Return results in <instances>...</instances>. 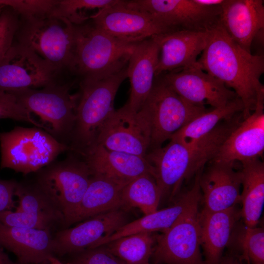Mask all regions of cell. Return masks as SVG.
<instances>
[{
	"instance_id": "1",
	"label": "cell",
	"mask_w": 264,
	"mask_h": 264,
	"mask_svg": "<svg viewBox=\"0 0 264 264\" xmlns=\"http://www.w3.org/2000/svg\"><path fill=\"white\" fill-rule=\"evenodd\" d=\"M197 64L236 93L243 105V119L264 97V86L260 81L264 72V55H254L243 49L220 22L207 31L206 45Z\"/></svg>"
},
{
	"instance_id": "2",
	"label": "cell",
	"mask_w": 264,
	"mask_h": 264,
	"mask_svg": "<svg viewBox=\"0 0 264 264\" xmlns=\"http://www.w3.org/2000/svg\"><path fill=\"white\" fill-rule=\"evenodd\" d=\"M127 66L112 72L82 79L76 109V120L70 141L71 151L82 155L95 144L98 132L115 110L114 101L127 78Z\"/></svg>"
},
{
	"instance_id": "3",
	"label": "cell",
	"mask_w": 264,
	"mask_h": 264,
	"mask_svg": "<svg viewBox=\"0 0 264 264\" xmlns=\"http://www.w3.org/2000/svg\"><path fill=\"white\" fill-rule=\"evenodd\" d=\"M73 26L70 70L85 79L117 71L127 66L136 44L119 41L99 29L91 22Z\"/></svg>"
},
{
	"instance_id": "4",
	"label": "cell",
	"mask_w": 264,
	"mask_h": 264,
	"mask_svg": "<svg viewBox=\"0 0 264 264\" xmlns=\"http://www.w3.org/2000/svg\"><path fill=\"white\" fill-rule=\"evenodd\" d=\"M1 168L27 175L52 163L61 153L70 151L69 145L35 127H16L0 132Z\"/></svg>"
},
{
	"instance_id": "5",
	"label": "cell",
	"mask_w": 264,
	"mask_h": 264,
	"mask_svg": "<svg viewBox=\"0 0 264 264\" xmlns=\"http://www.w3.org/2000/svg\"><path fill=\"white\" fill-rule=\"evenodd\" d=\"M19 18L16 42L32 50L57 72L70 70L73 56V24L51 16Z\"/></svg>"
},
{
	"instance_id": "6",
	"label": "cell",
	"mask_w": 264,
	"mask_h": 264,
	"mask_svg": "<svg viewBox=\"0 0 264 264\" xmlns=\"http://www.w3.org/2000/svg\"><path fill=\"white\" fill-rule=\"evenodd\" d=\"M140 110L150 122V150L161 147L174 133L208 111L205 106L194 105L182 99L160 76L155 77L152 89Z\"/></svg>"
},
{
	"instance_id": "7",
	"label": "cell",
	"mask_w": 264,
	"mask_h": 264,
	"mask_svg": "<svg viewBox=\"0 0 264 264\" xmlns=\"http://www.w3.org/2000/svg\"><path fill=\"white\" fill-rule=\"evenodd\" d=\"M9 92L29 112L40 117L48 133L67 144L75 125L78 98V94H70L68 85L55 83L41 89L26 88Z\"/></svg>"
},
{
	"instance_id": "8",
	"label": "cell",
	"mask_w": 264,
	"mask_h": 264,
	"mask_svg": "<svg viewBox=\"0 0 264 264\" xmlns=\"http://www.w3.org/2000/svg\"><path fill=\"white\" fill-rule=\"evenodd\" d=\"M46 166L39 173L36 185L68 225L88 186L90 171L84 159L73 156Z\"/></svg>"
},
{
	"instance_id": "9",
	"label": "cell",
	"mask_w": 264,
	"mask_h": 264,
	"mask_svg": "<svg viewBox=\"0 0 264 264\" xmlns=\"http://www.w3.org/2000/svg\"><path fill=\"white\" fill-rule=\"evenodd\" d=\"M128 5L150 14L166 32H207L218 24L221 6L208 7L194 0H127Z\"/></svg>"
},
{
	"instance_id": "10",
	"label": "cell",
	"mask_w": 264,
	"mask_h": 264,
	"mask_svg": "<svg viewBox=\"0 0 264 264\" xmlns=\"http://www.w3.org/2000/svg\"><path fill=\"white\" fill-rule=\"evenodd\" d=\"M199 202L168 230L157 235L152 257L158 264H205L200 251Z\"/></svg>"
},
{
	"instance_id": "11",
	"label": "cell",
	"mask_w": 264,
	"mask_h": 264,
	"mask_svg": "<svg viewBox=\"0 0 264 264\" xmlns=\"http://www.w3.org/2000/svg\"><path fill=\"white\" fill-rule=\"evenodd\" d=\"M165 146L150 150L145 158L153 167L162 198L178 194L183 182L203 168L191 145L170 139Z\"/></svg>"
},
{
	"instance_id": "12",
	"label": "cell",
	"mask_w": 264,
	"mask_h": 264,
	"mask_svg": "<svg viewBox=\"0 0 264 264\" xmlns=\"http://www.w3.org/2000/svg\"><path fill=\"white\" fill-rule=\"evenodd\" d=\"M97 28L129 44H136L166 33L148 13L130 6L127 0L98 10L89 18Z\"/></svg>"
},
{
	"instance_id": "13",
	"label": "cell",
	"mask_w": 264,
	"mask_h": 264,
	"mask_svg": "<svg viewBox=\"0 0 264 264\" xmlns=\"http://www.w3.org/2000/svg\"><path fill=\"white\" fill-rule=\"evenodd\" d=\"M151 136L150 122L144 113L141 110L133 112L122 107L106 120L95 143L109 150L145 157Z\"/></svg>"
},
{
	"instance_id": "14",
	"label": "cell",
	"mask_w": 264,
	"mask_h": 264,
	"mask_svg": "<svg viewBox=\"0 0 264 264\" xmlns=\"http://www.w3.org/2000/svg\"><path fill=\"white\" fill-rule=\"evenodd\" d=\"M57 72L32 50L14 42L0 63V90L43 88L56 83Z\"/></svg>"
},
{
	"instance_id": "15",
	"label": "cell",
	"mask_w": 264,
	"mask_h": 264,
	"mask_svg": "<svg viewBox=\"0 0 264 264\" xmlns=\"http://www.w3.org/2000/svg\"><path fill=\"white\" fill-rule=\"evenodd\" d=\"M160 76L185 101L196 106L221 107L238 97L222 82L198 66L175 70Z\"/></svg>"
},
{
	"instance_id": "16",
	"label": "cell",
	"mask_w": 264,
	"mask_h": 264,
	"mask_svg": "<svg viewBox=\"0 0 264 264\" xmlns=\"http://www.w3.org/2000/svg\"><path fill=\"white\" fill-rule=\"evenodd\" d=\"M126 223L127 215L121 209L94 216L75 227L58 232L53 237L54 253L62 256L91 248Z\"/></svg>"
},
{
	"instance_id": "17",
	"label": "cell",
	"mask_w": 264,
	"mask_h": 264,
	"mask_svg": "<svg viewBox=\"0 0 264 264\" xmlns=\"http://www.w3.org/2000/svg\"><path fill=\"white\" fill-rule=\"evenodd\" d=\"M15 196L19 199L16 210L0 212V222L3 224L50 230L54 223L64 222L61 213L36 185L18 183Z\"/></svg>"
},
{
	"instance_id": "18",
	"label": "cell",
	"mask_w": 264,
	"mask_h": 264,
	"mask_svg": "<svg viewBox=\"0 0 264 264\" xmlns=\"http://www.w3.org/2000/svg\"><path fill=\"white\" fill-rule=\"evenodd\" d=\"M264 151V98L226 138L211 161L235 163L259 158Z\"/></svg>"
},
{
	"instance_id": "19",
	"label": "cell",
	"mask_w": 264,
	"mask_h": 264,
	"mask_svg": "<svg viewBox=\"0 0 264 264\" xmlns=\"http://www.w3.org/2000/svg\"><path fill=\"white\" fill-rule=\"evenodd\" d=\"M199 177L203 210L217 212L241 203L242 174L234 163L211 161Z\"/></svg>"
},
{
	"instance_id": "20",
	"label": "cell",
	"mask_w": 264,
	"mask_h": 264,
	"mask_svg": "<svg viewBox=\"0 0 264 264\" xmlns=\"http://www.w3.org/2000/svg\"><path fill=\"white\" fill-rule=\"evenodd\" d=\"M81 156L92 176H102L125 185L144 174L154 177L153 168L145 157L109 150L97 143Z\"/></svg>"
},
{
	"instance_id": "21",
	"label": "cell",
	"mask_w": 264,
	"mask_h": 264,
	"mask_svg": "<svg viewBox=\"0 0 264 264\" xmlns=\"http://www.w3.org/2000/svg\"><path fill=\"white\" fill-rule=\"evenodd\" d=\"M153 38L159 48L156 77L175 70L195 66L198 57L206 46L207 31H172Z\"/></svg>"
},
{
	"instance_id": "22",
	"label": "cell",
	"mask_w": 264,
	"mask_h": 264,
	"mask_svg": "<svg viewBox=\"0 0 264 264\" xmlns=\"http://www.w3.org/2000/svg\"><path fill=\"white\" fill-rule=\"evenodd\" d=\"M159 56V46L153 37L136 43L127 64L130 94L122 107L128 111L140 110L154 86Z\"/></svg>"
},
{
	"instance_id": "23",
	"label": "cell",
	"mask_w": 264,
	"mask_h": 264,
	"mask_svg": "<svg viewBox=\"0 0 264 264\" xmlns=\"http://www.w3.org/2000/svg\"><path fill=\"white\" fill-rule=\"evenodd\" d=\"M220 23L229 36L244 50L251 46L264 28L262 0H225L221 5Z\"/></svg>"
},
{
	"instance_id": "24",
	"label": "cell",
	"mask_w": 264,
	"mask_h": 264,
	"mask_svg": "<svg viewBox=\"0 0 264 264\" xmlns=\"http://www.w3.org/2000/svg\"><path fill=\"white\" fill-rule=\"evenodd\" d=\"M200 199L198 189L192 186L179 195L171 206L157 210L131 222L126 223L110 236L99 240L91 248L103 246L119 238L134 234L157 231L164 233Z\"/></svg>"
},
{
	"instance_id": "25",
	"label": "cell",
	"mask_w": 264,
	"mask_h": 264,
	"mask_svg": "<svg viewBox=\"0 0 264 264\" xmlns=\"http://www.w3.org/2000/svg\"><path fill=\"white\" fill-rule=\"evenodd\" d=\"M241 218L238 204L222 211L199 212L200 245L205 264H219Z\"/></svg>"
},
{
	"instance_id": "26",
	"label": "cell",
	"mask_w": 264,
	"mask_h": 264,
	"mask_svg": "<svg viewBox=\"0 0 264 264\" xmlns=\"http://www.w3.org/2000/svg\"><path fill=\"white\" fill-rule=\"evenodd\" d=\"M0 246L13 253L20 264H40L53 256L49 230L10 226L0 222Z\"/></svg>"
},
{
	"instance_id": "27",
	"label": "cell",
	"mask_w": 264,
	"mask_h": 264,
	"mask_svg": "<svg viewBox=\"0 0 264 264\" xmlns=\"http://www.w3.org/2000/svg\"><path fill=\"white\" fill-rule=\"evenodd\" d=\"M125 185L106 177L92 175L68 225L103 213L121 209L124 206L121 191Z\"/></svg>"
},
{
	"instance_id": "28",
	"label": "cell",
	"mask_w": 264,
	"mask_h": 264,
	"mask_svg": "<svg viewBox=\"0 0 264 264\" xmlns=\"http://www.w3.org/2000/svg\"><path fill=\"white\" fill-rule=\"evenodd\" d=\"M241 216L248 227L258 225L264 204V164L259 159L242 163Z\"/></svg>"
},
{
	"instance_id": "29",
	"label": "cell",
	"mask_w": 264,
	"mask_h": 264,
	"mask_svg": "<svg viewBox=\"0 0 264 264\" xmlns=\"http://www.w3.org/2000/svg\"><path fill=\"white\" fill-rule=\"evenodd\" d=\"M243 105L237 97L226 105L214 108L195 118L170 138L185 144L194 143L212 132L222 121L242 112Z\"/></svg>"
},
{
	"instance_id": "30",
	"label": "cell",
	"mask_w": 264,
	"mask_h": 264,
	"mask_svg": "<svg viewBox=\"0 0 264 264\" xmlns=\"http://www.w3.org/2000/svg\"><path fill=\"white\" fill-rule=\"evenodd\" d=\"M156 237L157 235L154 233L134 234L119 238L103 246L126 264H149Z\"/></svg>"
},
{
	"instance_id": "31",
	"label": "cell",
	"mask_w": 264,
	"mask_h": 264,
	"mask_svg": "<svg viewBox=\"0 0 264 264\" xmlns=\"http://www.w3.org/2000/svg\"><path fill=\"white\" fill-rule=\"evenodd\" d=\"M121 197L124 206L137 208L145 215L158 210L162 195L154 177L146 174L125 185Z\"/></svg>"
},
{
	"instance_id": "32",
	"label": "cell",
	"mask_w": 264,
	"mask_h": 264,
	"mask_svg": "<svg viewBox=\"0 0 264 264\" xmlns=\"http://www.w3.org/2000/svg\"><path fill=\"white\" fill-rule=\"evenodd\" d=\"M119 0H57L51 16L65 19L73 25L89 20L88 11L99 10L116 3Z\"/></svg>"
},
{
	"instance_id": "33",
	"label": "cell",
	"mask_w": 264,
	"mask_h": 264,
	"mask_svg": "<svg viewBox=\"0 0 264 264\" xmlns=\"http://www.w3.org/2000/svg\"><path fill=\"white\" fill-rule=\"evenodd\" d=\"M231 241L250 264H264V230L262 227L237 225Z\"/></svg>"
},
{
	"instance_id": "34",
	"label": "cell",
	"mask_w": 264,
	"mask_h": 264,
	"mask_svg": "<svg viewBox=\"0 0 264 264\" xmlns=\"http://www.w3.org/2000/svg\"><path fill=\"white\" fill-rule=\"evenodd\" d=\"M57 0H0L3 6L11 8L20 18L50 15Z\"/></svg>"
},
{
	"instance_id": "35",
	"label": "cell",
	"mask_w": 264,
	"mask_h": 264,
	"mask_svg": "<svg viewBox=\"0 0 264 264\" xmlns=\"http://www.w3.org/2000/svg\"><path fill=\"white\" fill-rule=\"evenodd\" d=\"M4 118L28 122L47 132L46 128L33 118L31 113L18 102L12 93L0 90V119Z\"/></svg>"
},
{
	"instance_id": "36",
	"label": "cell",
	"mask_w": 264,
	"mask_h": 264,
	"mask_svg": "<svg viewBox=\"0 0 264 264\" xmlns=\"http://www.w3.org/2000/svg\"><path fill=\"white\" fill-rule=\"evenodd\" d=\"M19 20L11 8L4 6L0 14V63L14 43Z\"/></svg>"
},
{
	"instance_id": "37",
	"label": "cell",
	"mask_w": 264,
	"mask_h": 264,
	"mask_svg": "<svg viewBox=\"0 0 264 264\" xmlns=\"http://www.w3.org/2000/svg\"><path fill=\"white\" fill-rule=\"evenodd\" d=\"M71 264H123L104 247L87 249L80 252Z\"/></svg>"
},
{
	"instance_id": "38",
	"label": "cell",
	"mask_w": 264,
	"mask_h": 264,
	"mask_svg": "<svg viewBox=\"0 0 264 264\" xmlns=\"http://www.w3.org/2000/svg\"><path fill=\"white\" fill-rule=\"evenodd\" d=\"M18 183L14 180L0 179V212L11 210L15 206L13 197Z\"/></svg>"
},
{
	"instance_id": "39",
	"label": "cell",
	"mask_w": 264,
	"mask_h": 264,
	"mask_svg": "<svg viewBox=\"0 0 264 264\" xmlns=\"http://www.w3.org/2000/svg\"><path fill=\"white\" fill-rule=\"evenodd\" d=\"M227 248V252L223 255L218 264H250L233 242L231 241Z\"/></svg>"
},
{
	"instance_id": "40",
	"label": "cell",
	"mask_w": 264,
	"mask_h": 264,
	"mask_svg": "<svg viewBox=\"0 0 264 264\" xmlns=\"http://www.w3.org/2000/svg\"><path fill=\"white\" fill-rule=\"evenodd\" d=\"M196 2L200 5L213 7L221 6L224 2L225 0H194Z\"/></svg>"
},
{
	"instance_id": "41",
	"label": "cell",
	"mask_w": 264,
	"mask_h": 264,
	"mask_svg": "<svg viewBox=\"0 0 264 264\" xmlns=\"http://www.w3.org/2000/svg\"><path fill=\"white\" fill-rule=\"evenodd\" d=\"M0 264H20L12 261L0 246Z\"/></svg>"
},
{
	"instance_id": "42",
	"label": "cell",
	"mask_w": 264,
	"mask_h": 264,
	"mask_svg": "<svg viewBox=\"0 0 264 264\" xmlns=\"http://www.w3.org/2000/svg\"><path fill=\"white\" fill-rule=\"evenodd\" d=\"M48 261L49 264H64L62 263L60 260L55 257L54 256H50L48 259Z\"/></svg>"
},
{
	"instance_id": "43",
	"label": "cell",
	"mask_w": 264,
	"mask_h": 264,
	"mask_svg": "<svg viewBox=\"0 0 264 264\" xmlns=\"http://www.w3.org/2000/svg\"><path fill=\"white\" fill-rule=\"evenodd\" d=\"M4 6L0 3V14L2 10L3 7Z\"/></svg>"
},
{
	"instance_id": "44",
	"label": "cell",
	"mask_w": 264,
	"mask_h": 264,
	"mask_svg": "<svg viewBox=\"0 0 264 264\" xmlns=\"http://www.w3.org/2000/svg\"><path fill=\"white\" fill-rule=\"evenodd\" d=\"M46 262H44V263H42V264H45Z\"/></svg>"
},
{
	"instance_id": "45",
	"label": "cell",
	"mask_w": 264,
	"mask_h": 264,
	"mask_svg": "<svg viewBox=\"0 0 264 264\" xmlns=\"http://www.w3.org/2000/svg\"><path fill=\"white\" fill-rule=\"evenodd\" d=\"M123 264H126V263H124V262H123Z\"/></svg>"
}]
</instances>
